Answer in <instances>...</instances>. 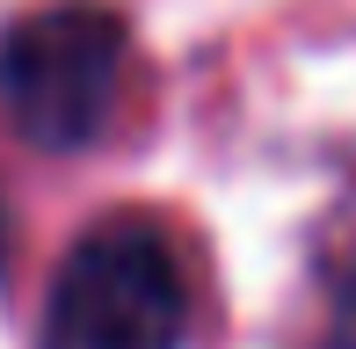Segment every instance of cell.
Here are the masks:
<instances>
[{"label":"cell","mask_w":356,"mask_h":349,"mask_svg":"<svg viewBox=\"0 0 356 349\" xmlns=\"http://www.w3.org/2000/svg\"><path fill=\"white\" fill-rule=\"evenodd\" d=\"M0 255H8V204H0Z\"/></svg>","instance_id":"cell-3"},{"label":"cell","mask_w":356,"mask_h":349,"mask_svg":"<svg viewBox=\"0 0 356 349\" xmlns=\"http://www.w3.org/2000/svg\"><path fill=\"white\" fill-rule=\"evenodd\" d=\"M131 81V29L102 0L37 8L0 37V117L44 153H80L109 131Z\"/></svg>","instance_id":"cell-1"},{"label":"cell","mask_w":356,"mask_h":349,"mask_svg":"<svg viewBox=\"0 0 356 349\" xmlns=\"http://www.w3.org/2000/svg\"><path fill=\"white\" fill-rule=\"evenodd\" d=\"M189 277L153 218H102L66 247L44 298V349H182Z\"/></svg>","instance_id":"cell-2"}]
</instances>
